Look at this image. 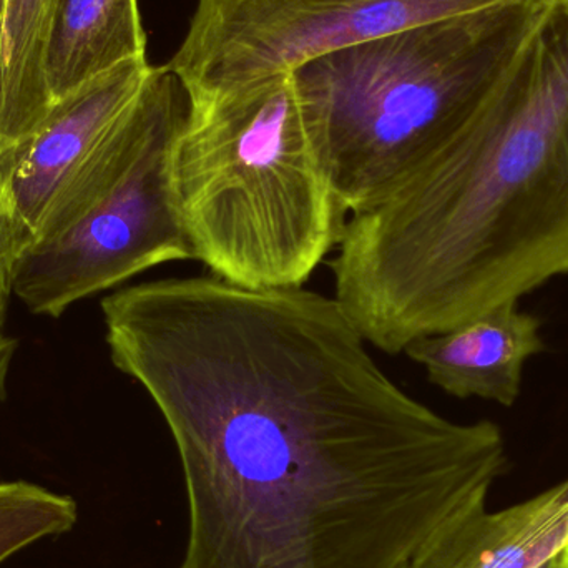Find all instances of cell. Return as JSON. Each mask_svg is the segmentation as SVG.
Returning <instances> with one entry per match:
<instances>
[{
    "label": "cell",
    "instance_id": "obj_12",
    "mask_svg": "<svg viewBox=\"0 0 568 568\" xmlns=\"http://www.w3.org/2000/svg\"><path fill=\"white\" fill-rule=\"evenodd\" d=\"M79 506L70 496L26 480L0 483V564L47 537L75 527Z\"/></svg>",
    "mask_w": 568,
    "mask_h": 568
},
{
    "label": "cell",
    "instance_id": "obj_4",
    "mask_svg": "<svg viewBox=\"0 0 568 568\" xmlns=\"http://www.w3.org/2000/svg\"><path fill=\"white\" fill-rule=\"evenodd\" d=\"M556 0H507L293 70L347 213L383 199L470 115Z\"/></svg>",
    "mask_w": 568,
    "mask_h": 568
},
{
    "label": "cell",
    "instance_id": "obj_8",
    "mask_svg": "<svg viewBox=\"0 0 568 568\" xmlns=\"http://www.w3.org/2000/svg\"><path fill=\"white\" fill-rule=\"evenodd\" d=\"M542 351L540 321L513 301L443 333L417 337L403 353L450 396L513 406L523 386L524 366Z\"/></svg>",
    "mask_w": 568,
    "mask_h": 568
},
{
    "label": "cell",
    "instance_id": "obj_10",
    "mask_svg": "<svg viewBox=\"0 0 568 568\" xmlns=\"http://www.w3.org/2000/svg\"><path fill=\"white\" fill-rule=\"evenodd\" d=\"M140 59H146V36L139 0H55L43 55L52 105Z\"/></svg>",
    "mask_w": 568,
    "mask_h": 568
},
{
    "label": "cell",
    "instance_id": "obj_1",
    "mask_svg": "<svg viewBox=\"0 0 568 568\" xmlns=\"http://www.w3.org/2000/svg\"><path fill=\"white\" fill-rule=\"evenodd\" d=\"M100 307L113 366L179 454L176 568H403L486 509L506 470L499 427L409 396L334 296L209 273L120 287Z\"/></svg>",
    "mask_w": 568,
    "mask_h": 568
},
{
    "label": "cell",
    "instance_id": "obj_9",
    "mask_svg": "<svg viewBox=\"0 0 568 568\" xmlns=\"http://www.w3.org/2000/svg\"><path fill=\"white\" fill-rule=\"evenodd\" d=\"M568 544V480L499 513L444 530L403 568H536Z\"/></svg>",
    "mask_w": 568,
    "mask_h": 568
},
{
    "label": "cell",
    "instance_id": "obj_7",
    "mask_svg": "<svg viewBox=\"0 0 568 568\" xmlns=\"http://www.w3.org/2000/svg\"><path fill=\"white\" fill-rule=\"evenodd\" d=\"M152 72L140 59L90 80L10 153L7 206L27 248L79 222L125 169L152 113Z\"/></svg>",
    "mask_w": 568,
    "mask_h": 568
},
{
    "label": "cell",
    "instance_id": "obj_5",
    "mask_svg": "<svg viewBox=\"0 0 568 568\" xmlns=\"http://www.w3.org/2000/svg\"><path fill=\"white\" fill-rule=\"evenodd\" d=\"M186 112L189 93L179 77L153 67L152 113L125 169L79 222L17 262L12 294L30 313L59 317L146 270L193 260L170 180Z\"/></svg>",
    "mask_w": 568,
    "mask_h": 568
},
{
    "label": "cell",
    "instance_id": "obj_3",
    "mask_svg": "<svg viewBox=\"0 0 568 568\" xmlns=\"http://www.w3.org/2000/svg\"><path fill=\"white\" fill-rule=\"evenodd\" d=\"M170 180L193 262L252 290L304 286L349 220L293 72L189 95Z\"/></svg>",
    "mask_w": 568,
    "mask_h": 568
},
{
    "label": "cell",
    "instance_id": "obj_14",
    "mask_svg": "<svg viewBox=\"0 0 568 568\" xmlns=\"http://www.w3.org/2000/svg\"><path fill=\"white\" fill-rule=\"evenodd\" d=\"M560 567L568 568V544L564 547L562 552H560Z\"/></svg>",
    "mask_w": 568,
    "mask_h": 568
},
{
    "label": "cell",
    "instance_id": "obj_11",
    "mask_svg": "<svg viewBox=\"0 0 568 568\" xmlns=\"http://www.w3.org/2000/svg\"><path fill=\"white\" fill-rule=\"evenodd\" d=\"M55 0H7L0 29V155L32 139L52 109L43 55Z\"/></svg>",
    "mask_w": 568,
    "mask_h": 568
},
{
    "label": "cell",
    "instance_id": "obj_2",
    "mask_svg": "<svg viewBox=\"0 0 568 568\" xmlns=\"http://www.w3.org/2000/svg\"><path fill=\"white\" fill-rule=\"evenodd\" d=\"M336 252L334 297L386 354L568 275V0Z\"/></svg>",
    "mask_w": 568,
    "mask_h": 568
},
{
    "label": "cell",
    "instance_id": "obj_13",
    "mask_svg": "<svg viewBox=\"0 0 568 568\" xmlns=\"http://www.w3.org/2000/svg\"><path fill=\"white\" fill-rule=\"evenodd\" d=\"M16 353V341L0 334V399L6 390L7 376H9L10 364Z\"/></svg>",
    "mask_w": 568,
    "mask_h": 568
},
{
    "label": "cell",
    "instance_id": "obj_6",
    "mask_svg": "<svg viewBox=\"0 0 568 568\" xmlns=\"http://www.w3.org/2000/svg\"><path fill=\"white\" fill-rule=\"evenodd\" d=\"M507 0H199L165 63L189 95L293 72L310 60Z\"/></svg>",
    "mask_w": 568,
    "mask_h": 568
},
{
    "label": "cell",
    "instance_id": "obj_15",
    "mask_svg": "<svg viewBox=\"0 0 568 568\" xmlns=\"http://www.w3.org/2000/svg\"><path fill=\"white\" fill-rule=\"evenodd\" d=\"M7 0H0V29H2L3 10H6Z\"/></svg>",
    "mask_w": 568,
    "mask_h": 568
}]
</instances>
